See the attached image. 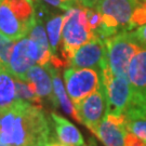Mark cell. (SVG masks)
<instances>
[{"label": "cell", "mask_w": 146, "mask_h": 146, "mask_svg": "<svg viewBox=\"0 0 146 146\" xmlns=\"http://www.w3.org/2000/svg\"><path fill=\"white\" fill-rule=\"evenodd\" d=\"M63 23L64 15H53L46 23V31L53 55H58V49L62 41Z\"/></svg>", "instance_id": "19"}, {"label": "cell", "mask_w": 146, "mask_h": 146, "mask_svg": "<svg viewBox=\"0 0 146 146\" xmlns=\"http://www.w3.org/2000/svg\"><path fill=\"white\" fill-rule=\"evenodd\" d=\"M0 146H8V145L3 144V143H2V141H1V139H0Z\"/></svg>", "instance_id": "29"}, {"label": "cell", "mask_w": 146, "mask_h": 146, "mask_svg": "<svg viewBox=\"0 0 146 146\" xmlns=\"http://www.w3.org/2000/svg\"><path fill=\"white\" fill-rule=\"evenodd\" d=\"M128 79L133 93L146 91V47L142 46L131 60L128 68Z\"/></svg>", "instance_id": "14"}, {"label": "cell", "mask_w": 146, "mask_h": 146, "mask_svg": "<svg viewBox=\"0 0 146 146\" xmlns=\"http://www.w3.org/2000/svg\"><path fill=\"white\" fill-rule=\"evenodd\" d=\"M36 21L31 0H0V33L12 40L26 37Z\"/></svg>", "instance_id": "2"}, {"label": "cell", "mask_w": 146, "mask_h": 146, "mask_svg": "<svg viewBox=\"0 0 146 146\" xmlns=\"http://www.w3.org/2000/svg\"><path fill=\"white\" fill-rule=\"evenodd\" d=\"M53 128L58 143L62 146H84V141L81 132L69 120L58 114L51 113Z\"/></svg>", "instance_id": "12"}, {"label": "cell", "mask_w": 146, "mask_h": 146, "mask_svg": "<svg viewBox=\"0 0 146 146\" xmlns=\"http://www.w3.org/2000/svg\"><path fill=\"white\" fill-rule=\"evenodd\" d=\"M127 132L125 113L115 114L106 111L95 135L104 146H125V135Z\"/></svg>", "instance_id": "11"}, {"label": "cell", "mask_w": 146, "mask_h": 146, "mask_svg": "<svg viewBox=\"0 0 146 146\" xmlns=\"http://www.w3.org/2000/svg\"><path fill=\"white\" fill-rule=\"evenodd\" d=\"M31 2H36L37 0H31Z\"/></svg>", "instance_id": "30"}, {"label": "cell", "mask_w": 146, "mask_h": 146, "mask_svg": "<svg viewBox=\"0 0 146 146\" xmlns=\"http://www.w3.org/2000/svg\"><path fill=\"white\" fill-rule=\"evenodd\" d=\"M106 107V94L104 86L102 84L95 92L82 100L76 106V110L81 125H84L89 130L95 134L99 125L104 118Z\"/></svg>", "instance_id": "9"}, {"label": "cell", "mask_w": 146, "mask_h": 146, "mask_svg": "<svg viewBox=\"0 0 146 146\" xmlns=\"http://www.w3.org/2000/svg\"><path fill=\"white\" fill-rule=\"evenodd\" d=\"M24 80L34 84L39 96H41L42 99L50 100L53 106L58 107L56 99L54 96V91H53L52 77L46 66L34 65L26 73Z\"/></svg>", "instance_id": "13"}, {"label": "cell", "mask_w": 146, "mask_h": 146, "mask_svg": "<svg viewBox=\"0 0 146 146\" xmlns=\"http://www.w3.org/2000/svg\"><path fill=\"white\" fill-rule=\"evenodd\" d=\"M84 146H90V145H84Z\"/></svg>", "instance_id": "31"}, {"label": "cell", "mask_w": 146, "mask_h": 146, "mask_svg": "<svg viewBox=\"0 0 146 146\" xmlns=\"http://www.w3.org/2000/svg\"><path fill=\"white\" fill-rule=\"evenodd\" d=\"M127 130L139 136L146 143V115L135 106H129L125 110Z\"/></svg>", "instance_id": "18"}, {"label": "cell", "mask_w": 146, "mask_h": 146, "mask_svg": "<svg viewBox=\"0 0 146 146\" xmlns=\"http://www.w3.org/2000/svg\"><path fill=\"white\" fill-rule=\"evenodd\" d=\"M106 62V43L105 40L94 36L75 52L68 63L74 68H99Z\"/></svg>", "instance_id": "10"}, {"label": "cell", "mask_w": 146, "mask_h": 146, "mask_svg": "<svg viewBox=\"0 0 146 146\" xmlns=\"http://www.w3.org/2000/svg\"><path fill=\"white\" fill-rule=\"evenodd\" d=\"M90 146H96V145H95V143H94V142L92 141V140L90 141Z\"/></svg>", "instance_id": "28"}, {"label": "cell", "mask_w": 146, "mask_h": 146, "mask_svg": "<svg viewBox=\"0 0 146 146\" xmlns=\"http://www.w3.org/2000/svg\"><path fill=\"white\" fill-rule=\"evenodd\" d=\"M15 79L8 69H0V108L10 106L17 101Z\"/></svg>", "instance_id": "17"}, {"label": "cell", "mask_w": 146, "mask_h": 146, "mask_svg": "<svg viewBox=\"0 0 146 146\" xmlns=\"http://www.w3.org/2000/svg\"><path fill=\"white\" fill-rule=\"evenodd\" d=\"M53 135L41 105L17 100L0 108V139L8 146H47Z\"/></svg>", "instance_id": "1"}, {"label": "cell", "mask_w": 146, "mask_h": 146, "mask_svg": "<svg viewBox=\"0 0 146 146\" xmlns=\"http://www.w3.org/2000/svg\"><path fill=\"white\" fill-rule=\"evenodd\" d=\"M77 1H78V3L80 5H82V7H84V2H86V0H77Z\"/></svg>", "instance_id": "27"}, {"label": "cell", "mask_w": 146, "mask_h": 146, "mask_svg": "<svg viewBox=\"0 0 146 146\" xmlns=\"http://www.w3.org/2000/svg\"><path fill=\"white\" fill-rule=\"evenodd\" d=\"M42 1L53 8H58L61 10L65 11L75 8L77 5H80L77 0H42Z\"/></svg>", "instance_id": "22"}, {"label": "cell", "mask_w": 146, "mask_h": 146, "mask_svg": "<svg viewBox=\"0 0 146 146\" xmlns=\"http://www.w3.org/2000/svg\"><path fill=\"white\" fill-rule=\"evenodd\" d=\"M125 146H146V143L132 132H127L125 135Z\"/></svg>", "instance_id": "24"}, {"label": "cell", "mask_w": 146, "mask_h": 146, "mask_svg": "<svg viewBox=\"0 0 146 146\" xmlns=\"http://www.w3.org/2000/svg\"><path fill=\"white\" fill-rule=\"evenodd\" d=\"M100 1H102V0H86L84 7H86V8H94Z\"/></svg>", "instance_id": "26"}, {"label": "cell", "mask_w": 146, "mask_h": 146, "mask_svg": "<svg viewBox=\"0 0 146 146\" xmlns=\"http://www.w3.org/2000/svg\"><path fill=\"white\" fill-rule=\"evenodd\" d=\"M28 37L31 40L37 43L39 49V62L38 65L47 66L51 62L53 54L50 48L49 39H48L47 31L44 29V26L42 24V21L40 17L36 15V21L33 24L31 31L28 33Z\"/></svg>", "instance_id": "16"}, {"label": "cell", "mask_w": 146, "mask_h": 146, "mask_svg": "<svg viewBox=\"0 0 146 146\" xmlns=\"http://www.w3.org/2000/svg\"><path fill=\"white\" fill-rule=\"evenodd\" d=\"M105 43L106 60L111 72L116 76L128 77V68L131 60L142 47L134 33L120 31L105 39Z\"/></svg>", "instance_id": "5"}, {"label": "cell", "mask_w": 146, "mask_h": 146, "mask_svg": "<svg viewBox=\"0 0 146 146\" xmlns=\"http://www.w3.org/2000/svg\"><path fill=\"white\" fill-rule=\"evenodd\" d=\"M95 36L89 26L87 8L77 5L66 11L64 14L62 31V58L68 66L70 58L81 46Z\"/></svg>", "instance_id": "3"}, {"label": "cell", "mask_w": 146, "mask_h": 146, "mask_svg": "<svg viewBox=\"0 0 146 146\" xmlns=\"http://www.w3.org/2000/svg\"><path fill=\"white\" fill-rule=\"evenodd\" d=\"M39 62V49L37 43L29 37L16 40L12 49L8 70L15 78L24 79L26 73Z\"/></svg>", "instance_id": "8"}, {"label": "cell", "mask_w": 146, "mask_h": 146, "mask_svg": "<svg viewBox=\"0 0 146 146\" xmlns=\"http://www.w3.org/2000/svg\"><path fill=\"white\" fill-rule=\"evenodd\" d=\"M140 0H102L94 7L102 16V25L95 36L107 39L120 31H130L131 17Z\"/></svg>", "instance_id": "4"}, {"label": "cell", "mask_w": 146, "mask_h": 146, "mask_svg": "<svg viewBox=\"0 0 146 146\" xmlns=\"http://www.w3.org/2000/svg\"><path fill=\"white\" fill-rule=\"evenodd\" d=\"M102 81L106 94V111L122 114L129 108L133 96L132 87L128 77L116 76L106 62L101 67Z\"/></svg>", "instance_id": "6"}, {"label": "cell", "mask_w": 146, "mask_h": 146, "mask_svg": "<svg viewBox=\"0 0 146 146\" xmlns=\"http://www.w3.org/2000/svg\"><path fill=\"white\" fill-rule=\"evenodd\" d=\"M64 81L75 107L103 84L102 72L99 68L68 67L64 70Z\"/></svg>", "instance_id": "7"}, {"label": "cell", "mask_w": 146, "mask_h": 146, "mask_svg": "<svg viewBox=\"0 0 146 146\" xmlns=\"http://www.w3.org/2000/svg\"><path fill=\"white\" fill-rule=\"evenodd\" d=\"M133 33L135 35L137 41L140 42L142 46L146 47V24L137 27V29L135 31H133Z\"/></svg>", "instance_id": "25"}, {"label": "cell", "mask_w": 146, "mask_h": 146, "mask_svg": "<svg viewBox=\"0 0 146 146\" xmlns=\"http://www.w3.org/2000/svg\"><path fill=\"white\" fill-rule=\"evenodd\" d=\"M130 106H135L146 115V91L141 93H133Z\"/></svg>", "instance_id": "23"}, {"label": "cell", "mask_w": 146, "mask_h": 146, "mask_svg": "<svg viewBox=\"0 0 146 146\" xmlns=\"http://www.w3.org/2000/svg\"><path fill=\"white\" fill-rule=\"evenodd\" d=\"M46 67L49 69V72L51 74V77H52L53 91H54V96H55V99H56L58 107H61L65 114H67V115L70 116L73 119H75L76 121H78L79 123H81L75 105L73 104L70 98H68L67 94H66L65 88H64V86H63V81H62V79H61V76H60V69L54 68L51 64L47 65Z\"/></svg>", "instance_id": "15"}, {"label": "cell", "mask_w": 146, "mask_h": 146, "mask_svg": "<svg viewBox=\"0 0 146 146\" xmlns=\"http://www.w3.org/2000/svg\"><path fill=\"white\" fill-rule=\"evenodd\" d=\"M16 84V92H17V99L27 101L33 104L41 105L42 98L39 96V94L37 92L36 87L34 84H31L27 80L20 78H15Z\"/></svg>", "instance_id": "20"}, {"label": "cell", "mask_w": 146, "mask_h": 146, "mask_svg": "<svg viewBox=\"0 0 146 146\" xmlns=\"http://www.w3.org/2000/svg\"><path fill=\"white\" fill-rule=\"evenodd\" d=\"M14 40L5 37L0 33V69H7L10 61Z\"/></svg>", "instance_id": "21"}]
</instances>
